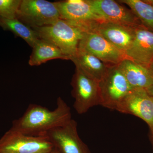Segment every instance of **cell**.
Listing matches in <instances>:
<instances>
[{
    "mask_svg": "<svg viewBox=\"0 0 153 153\" xmlns=\"http://www.w3.org/2000/svg\"><path fill=\"white\" fill-rule=\"evenodd\" d=\"M53 148L45 135H29L11 128L0 139V153H50Z\"/></svg>",
    "mask_w": 153,
    "mask_h": 153,
    "instance_id": "cell-5",
    "label": "cell"
},
{
    "mask_svg": "<svg viewBox=\"0 0 153 153\" xmlns=\"http://www.w3.org/2000/svg\"><path fill=\"white\" fill-rule=\"evenodd\" d=\"M71 85L74 99L73 107L78 114H85L94 106L100 105L99 81L76 67Z\"/></svg>",
    "mask_w": 153,
    "mask_h": 153,
    "instance_id": "cell-6",
    "label": "cell"
},
{
    "mask_svg": "<svg viewBox=\"0 0 153 153\" xmlns=\"http://www.w3.org/2000/svg\"><path fill=\"white\" fill-rule=\"evenodd\" d=\"M152 136H153V135H152Z\"/></svg>",
    "mask_w": 153,
    "mask_h": 153,
    "instance_id": "cell-23",
    "label": "cell"
},
{
    "mask_svg": "<svg viewBox=\"0 0 153 153\" xmlns=\"http://www.w3.org/2000/svg\"><path fill=\"white\" fill-rule=\"evenodd\" d=\"M77 123L71 119L64 125L44 134L60 153H91L87 145L79 137Z\"/></svg>",
    "mask_w": 153,
    "mask_h": 153,
    "instance_id": "cell-7",
    "label": "cell"
},
{
    "mask_svg": "<svg viewBox=\"0 0 153 153\" xmlns=\"http://www.w3.org/2000/svg\"><path fill=\"white\" fill-rule=\"evenodd\" d=\"M0 27L22 38L32 48L40 39L35 30L17 19H7L0 17Z\"/></svg>",
    "mask_w": 153,
    "mask_h": 153,
    "instance_id": "cell-18",
    "label": "cell"
},
{
    "mask_svg": "<svg viewBox=\"0 0 153 153\" xmlns=\"http://www.w3.org/2000/svg\"><path fill=\"white\" fill-rule=\"evenodd\" d=\"M148 93L153 97V86L146 90Z\"/></svg>",
    "mask_w": 153,
    "mask_h": 153,
    "instance_id": "cell-20",
    "label": "cell"
},
{
    "mask_svg": "<svg viewBox=\"0 0 153 153\" xmlns=\"http://www.w3.org/2000/svg\"><path fill=\"white\" fill-rule=\"evenodd\" d=\"M16 19L33 29L53 25L60 19V15L55 2L22 0Z\"/></svg>",
    "mask_w": 153,
    "mask_h": 153,
    "instance_id": "cell-4",
    "label": "cell"
},
{
    "mask_svg": "<svg viewBox=\"0 0 153 153\" xmlns=\"http://www.w3.org/2000/svg\"><path fill=\"white\" fill-rule=\"evenodd\" d=\"M102 21L135 27L143 25L130 10L113 0H88Z\"/></svg>",
    "mask_w": 153,
    "mask_h": 153,
    "instance_id": "cell-11",
    "label": "cell"
},
{
    "mask_svg": "<svg viewBox=\"0 0 153 153\" xmlns=\"http://www.w3.org/2000/svg\"><path fill=\"white\" fill-rule=\"evenodd\" d=\"M60 19L79 25L93 21H102L95 13L88 0H67L54 2Z\"/></svg>",
    "mask_w": 153,
    "mask_h": 153,
    "instance_id": "cell-13",
    "label": "cell"
},
{
    "mask_svg": "<svg viewBox=\"0 0 153 153\" xmlns=\"http://www.w3.org/2000/svg\"><path fill=\"white\" fill-rule=\"evenodd\" d=\"M70 60L76 68L98 81L101 80L110 66L94 55L80 50Z\"/></svg>",
    "mask_w": 153,
    "mask_h": 153,
    "instance_id": "cell-15",
    "label": "cell"
},
{
    "mask_svg": "<svg viewBox=\"0 0 153 153\" xmlns=\"http://www.w3.org/2000/svg\"><path fill=\"white\" fill-rule=\"evenodd\" d=\"M78 50L88 52L110 66L118 65L126 58L123 52L94 32H85Z\"/></svg>",
    "mask_w": 153,
    "mask_h": 153,
    "instance_id": "cell-8",
    "label": "cell"
},
{
    "mask_svg": "<svg viewBox=\"0 0 153 153\" xmlns=\"http://www.w3.org/2000/svg\"><path fill=\"white\" fill-rule=\"evenodd\" d=\"M135 27L105 21H93L85 26V32L98 33L124 54L133 40Z\"/></svg>",
    "mask_w": 153,
    "mask_h": 153,
    "instance_id": "cell-9",
    "label": "cell"
},
{
    "mask_svg": "<svg viewBox=\"0 0 153 153\" xmlns=\"http://www.w3.org/2000/svg\"><path fill=\"white\" fill-rule=\"evenodd\" d=\"M124 54L127 59L149 67L153 62V32L143 25L136 27L133 40Z\"/></svg>",
    "mask_w": 153,
    "mask_h": 153,
    "instance_id": "cell-12",
    "label": "cell"
},
{
    "mask_svg": "<svg viewBox=\"0 0 153 153\" xmlns=\"http://www.w3.org/2000/svg\"><path fill=\"white\" fill-rule=\"evenodd\" d=\"M40 39L57 47L68 57L76 55L85 32L66 20L60 19L53 25L33 28Z\"/></svg>",
    "mask_w": 153,
    "mask_h": 153,
    "instance_id": "cell-2",
    "label": "cell"
},
{
    "mask_svg": "<svg viewBox=\"0 0 153 153\" xmlns=\"http://www.w3.org/2000/svg\"><path fill=\"white\" fill-rule=\"evenodd\" d=\"M57 59L70 60V57L55 45L39 39L33 47L28 63L31 66H38L49 60Z\"/></svg>",
    "mask_w": 153,
    "mask_h": 153,
    "instance_id": "cell-16",
    "label": "cell"
},
{
    "mask_svg": "<svg viewBox=\"0 0 153 153\" xmlns=\"http://www.w3.org/2000/svg\"><path fill=\"white\" fill-rule=\"evenodd\" d=\"M72 119L71 109L66 102L58 97L55 110L30 104L22 117L13 121L11 129L31 136L43 135L47 131L66 124Z\"/></svg>",
    "mask_w": 153,
    "mask_h": 153,
    "instance_id": "cell-1",
    "label": "cell"
},
{
    "mask_svg": "<svg viewBox=\"0 0 153 153\" xmlns=\"http://www.w3.org/2000/svg\"><path fill=\"white\" fill-rule=\"evenodd\" d=\"M118 1L128 6L142 25L153 32V0H121Z\"/></svg>",
    "mask_w": 153,
    "mask_h": 153,
    "instance_id": "cell-17",
    "label": "cell"
},
{
    "mask_svg": "<svg viewBox=\"0 0 153 153\" xmlns=\"http://www.w3.org/2000/svg\"><path fill=\"white\" fill-rule=\"evenodd\" d=\"M116 110L141 119L149 126L153 135V97L146 89H133Z\"/></svg>",
    "mask_w": 153,
    "mask_h": 153,
    "instance_id": "cell-10",
    "label": "cell"
},
{
    "mask_svg": "<svg viewBox=\"0 0 153 153\" xmlns=\"http://www.w3.org/2000/svg\"><path fill=\"white\" fill-rule=\"evenodd\" d=\"M22 0H0V17L16 19L17 12Z\"/></svg>",
    "mask_w": 153,
    "mask_h": 153,
    "instance_id": "cell-19",
    "label": "cell"
},
{
    "mask_svg": "<svg viewBox=\"0 0 153 153\" xmlns=\"http://www.w3.org/2000/svg\"><path fill=\"white\" fill-rule=\"evenodd\" d=\"M99 85L100 105L115 110L133 90L118 65L109 66Z\"/></svg>",
    "mask_w": 153,
    "mask_h": 153,
    "instance_id": "cell-3",
    "label": "cell"
},
{
    "mask_svg": "<svg viewBox=\"0 0 153 153\" xmlns=\"http://www.w3.org/2000/svg\"><path fill=\"white\" fill-rule=\"evenodd\" d=\"M50 153H60L59 152H58V151L57 150V149H55V148H53V149H52V150L51 151V152Z\"/></svg>",
    "mask_w": 153,
    "mask_h": 153,
    "instance_id": "cell-21",
    "label": "cell"
},
{
    "mask_svg": "<svg viewBox=\"0 0 153 153\" xmlns=\"http://www.w3.org/2000/svg\"><path fill=\"white\" fill-rule=\"evenodd\" d=\"M149 67L153 71V62L152 63V64H151L150 66H149Z\"/></svg>",
    "mask_w": 153,
    "mask_h": 153,
    "instance_id": "cell-22",
    "label": "cell"
},
{
    "mask_svg": "<svg viewBox=\"0 0 153 153\" xmlns=\"http://www.w3.org/2000/svg\"><path fill=\"white\" fill-rule=\"evenodd\" d=\"M118 66L132 89L147 90L153 87V71L149 66L127 58L123 60Z\"/></svg>",
    "mask_w": 153,
    "mask_h": 153,
    "instance_id": "cell-14",
    "label": "cell"
}]
</instances>
